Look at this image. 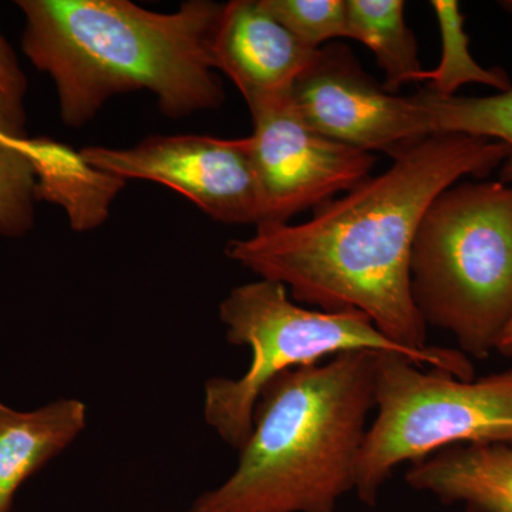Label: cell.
Listing matches in <instances>:
<instances>
[{"label":"cell","mask_w":512,"mask_h":512,"mask_svg":"<svg viewBox=\"0 0 512 512\" xmlns=\"http://www.w3.org/2000/svg\"><path fill=\"white\" fill-rule=\"evenodd\" d=\"M511 148L491 138L431 134L390 154L393 164L302 224H259L225 255L293 301L329 313L360 312L403 348L426 352L427 325L413 301L414 238L433 201L460 178H487Z\"/></svg>","instance_id":"1"},{"label":"cell","mask_w":512,"mask_h":512,"mask_svg":"<svg viewBox=\"0 0 512 512\" xmlns=\"http://www.w3.org/2000/svg\"><path fill=\"white\" fill-rule=\"evenodd\" d=\"M22 49L56 87L60 117L80 128L123 93L147 90L168 119L220 109L211 40L224 5L188 0L158 13L128 0H19Z\"/></svg>","instance_id":"2"},{"label":"cell","mask_w":512,"mask_h":512,"mask_svg":"<svg viewBox=\"0 0 512 512\" xmlns=\"http://www.w3.org/2000/svg\"><path fill=\"white\" fill-rule=\"evenodd\" d=\"M379 353H339L275 377L234 473L188 512H336L355 491Z\"/></svg>","instance_id":"3"},{"label":"cell","mask_w":512,"mask_h":512,"mask_svg":"<svg viewBox=\"0 0 512 512\" xmlns=\"http://www.w3.org/2000/svg\"><path fill=\"white\" fill-rule=\"evenodd\" d=\"M413 301L426 325L484 360L512 325V185L456 184L424 214L410 259Z\"/></svg>","instance_id":"4"},{"label":"cell","mask_w":512,"mask_h":512,"mask_svg":"<svg viewBox=\"0 0 512 512\" xmlns=\"http://www.w3.org/2000/svg\"><path fill=\"white\" fill-rule=\"evenodd\" d=\"M227 342L247 346L251 363L238 379L212 377L204 387V419L221 440L239 451L254 429L256 403L275 377L319 365L339 353L372 350L396 353L414 365L440 370L460 380H474L470 357L458 349L431 346L426 352L403 348L383 335L360 312L312 311L295 303L279 282L237 286L220 303Z\"/></svg>","instance_id":"5"},{"label":"cell","mask_w":512,"mask_h":512,"mask_svg":"<svg viewBox=\"0 0 512 512\" xmlns=\"http://www.w3.org/2000/svg\"><path fill=\"white\" fill-rule=\"evenodd\" d=\"M375 407L355 487L369 507L399 464L461 444L512 443V383L503 373L466 382L396 353H379Z\"/></svg>","instance_id":"6"},{"label":"cell","mask_w":512,"mask_h":512,"mask_svg":"<svg viewBox=\"0 0 512 512\" xmlns=\"http://www.w3.org/2000/svg\"><path fill=\"white\" fill-rule=\"evenodd\" d=\"M249 113L259 224H286L309 208L315 210L367 180L377 163L375 154L330 140L309 127L292 94L251 107Z\"/></svg>","instance_id":"7"},{"label":"cell","mask_w":512,"mask_h":512,"mask_svg":"<svg viewBox=\"0 0 512 512\" xmlns=\"http://www.w3.org/2000/svg\"><path fill=\"white\" fill-rule=\"evenodd\" d=\"M80 156L120 180L165 185L225 225H258L259 202L248 137L151 136L130 148L89 146Z\"/></svg>","instance_id":"8"},{"label":"cell","mask_w":512,"mask_h":512,"mask_svg":"<svg viewBox=\"0 0 512 512\" xmlns=\"http://www.w3.org/2000/svg\"><path fill=\"white\" fill-rule=\"evenodd\" d=\"M302 119L322 136L357 150L393 154L433 134L419 96L400 97L360 67L348 46L320 47L292 90Z\"/></svg>","instance_id":"9"},{"label":"cell","mask_w":512,"mask_h":512,"mask_svg":"<svg viewBox=\"0 0 512 512\" xmlns=\"http://www.w3.org/2000/svg\"><path fill=\"white\" fill-rule=\"evenodd\" d=\"M318 52L299 42L261 0L224 5L211 40L215 69L237 86L248 109L291 96Z\"/></svg>","instance_id":"10"},{"label":"cell","mask_w":512,"mask_h":512,"mask_svg":"<svg viewBox=\"0 0 512 512\" xmlns=\"http://www.w3.org/2000/svg\"><path fill=\"white\" fill-rule=\"evenodd\" d=\"M406 483L466 512H512V443L443 448L413 463Z\"/></svg>","instance_id":"11"},{"label":"cell","mask_w":512,"mask_h":512,"mask_svg":"<svg viewBox=\"0 0 512 512\" xmlns=\"http://www.w3.org/2000/svg\"><path fill=\"white\" fill-rule=\"evenodd\" d=\"M86 423L82 400L60 399L32 412L0 402V512L12 510L20 485L62 454Z\"/></svg>","instance_id":"12"},{"label":"cell","mask_w":512,"mask_h":512,"mask_svg":"<svg viewBox=\"0 0 512 512\" xmlns=\"http://www.w3.org/2000/svg\"><path fill=\"white\" fill-rule=\"evenodd\" d=\"M66 144L46 137L0 140V237L22 238L36 222L37 175L55 171Z\"/></svg>","instance_id":"13"},{"label":"cell","mask_w":512,"mask_h":512,"mask_svg":"<svg viewBox=\"0 0 512 512\" xmlns=\"http://www.w3.org/2000/svg\"><path fill=\"white\" fill-rule=\"evenodd\" d=\"M349 37L372 50L386 74L384 89L396 93L423 72L416 37L404 19L402 0H346Z\"/></svg>","instance_id":"14"},{"label":"cell","mask_w":512,"mask_h":512,"mask_svg":"<svg viewBox=\"0 0 512 512\" xmlns=\"http://www.w3.org/2000/svg\"><path fill=\"white\" fill-rule=\"evenodd\" d=\"M417 96L429 113L433 134H467L507 144L511 154L498 181L512 185V87L485 97H441L427 89Z\"/></svg>","instance_id":"15"},{"label":"cell","mask_w":512,"mask_h":512,"mask_svg":"<svg viewBox=\"0 0 512 512\" xmlns=\"http://www.w3.org/2000/svg\"><path fill=\"white\" fill-rule=\"evenodd\" d=\"M431 8L436 13L441 36V59L433 70H423L417 80L430 82L429 92L441 97L456 96L466 84L480 83L494 87L498 93L512 87L510 76L501 67L485 69L470 52V37L464 30L460 3L454 0H433Z\"/></svg>","instance_id":"16"},{"label":"cell","mask_w":512,"mask_h":512,"mask_svg":"<svg viewBox=\"0 0 512 512\" xmlns=\"http://www.w3.org/2000/svg\"><path fill=\"white\" fill-rule=\"evenodd\" d=\"M265 9L303 45L319 50L349 37L346 0H261Z\"/></svg>","instance_id":"17"},{"label":"cell","mask_w":512,"mask_h":512,"mask_svg":"<svg viewBox=\"0 0 512 512\" xmlns=\"http://www.w3.org/2000/svg\"><path fill=\"white\" fill-rule=\"evenodd\" d=\"M28 87L18 56L0 30V131L5 136L28 137L25 104Z\"/></svg>","instance_id":"18"},{"label":"cell","mask_w":512,"mask_h":512,"mask_svg":"<svg viewBox=\"0 0 512 512\" xmlns=\"http://www.w3.org/2000/svg\"><path fill=\"white\" fill-rule=\"evenodd\" d=\"M497 352H500L501 355L512 356V325L498 342Z\"/></svg>","instance_id":"19"},{"label":"cell","mask_w":512,"mask_h":512,"mask_svg":"<svg viewBox=\"0 0 512 512\" xmlns=\"http://www.w3.org/2000/svg\"><path fill=\"white\" fill-rule=\"evenodd\" d=\"M498 5H500V8L505 10L508 15L512 16V0H501V2H498Z\"/></svg>","instance_id":"20"},{"label":"cell","mask_w":512,"mask_h":512,"mask_svg":"<svg viewBox=\"0 0 512 512\" xmlns=\"http://www.w3.org/2000/svg\"><path fill=\"white\" fill-rule=\"evenodd\" d=\"M503 375L512 383V369L507 370V372H503Z\"/></svg>","instance_id":"21"},{"label":"cell","mask_w":512,"mask_h":512,"mask_svg":"<svg viewBox=\"0 0 512 512\" xmlns=\"http://www.w3.org/2000/svg\"><path fill=\"white\" fill-rule=\"evenodd\" d=\"M3 137H8V136H5V134L2 133V131H0V140H2Z\"/></svg>","instance_id":"22"}]
</instances>
